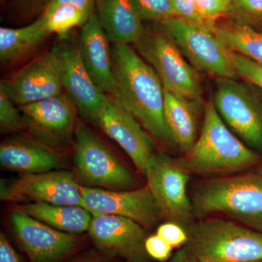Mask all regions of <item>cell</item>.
Segmentation results:
<instances>
[{"instance_id":"obj_30","label":"cell","mask_w":262,"mask_h":262,"mask_svg":"<svg viewBox=\"0 0 262 262\" xmlns=\"http://www.w3.org/2000/svg\"><path fill=\"white\" fill-rule=\"evenodd\" d=\"M232 58L238 77L262 91V66L237 52L232 51Z\"/></svg>"},{"instance_id":"obj_12","label":"cell","mask_w":262,"mask_h":262,"mask_svg":"<svg viewBox=\"0 0 262 262\" xmlns=\"http://www.w3.org/2000/svg\"><path fill=\"white\" fill-rule=\"evenodd\" d=\"M81 187L67 170L23 174L9 182H1L2 201L13 203H46L83 207Z\"/></svg>"},{"instance_id":"obj_18","label":"cell","mask_w":262,"mask_h":262,"mask_svg":"<svg viewBox=\"0 0 262 262\" xmlns=\"http://www.w3.org/2000/svg\"><path fill=\"white\" fill-rule=\"evenodd\" d=\"M110 41L95 11L81 29L79 40L81 58L98 89L108 97L117 99Z\"/></svg>"},{"instance_id":"obj_26","label":"cell","mask_w":262,"mask_h":262,"mask_svg":"<svg viewBox=\"0 0 262 262\" xmlns=\"http://www.w3.org/2000/svg\"><path fill=\"white\" fill-rule=\"evenodd\" d=\"M229 16L258 30L262 27V0H234Z\"/></svg>"},{"instance_id":"obj_23","label":"cell","mask_w":262,"mask_h":262,"mask_svg":"<svg viewBox=\"0 0 262 262\" xmlns=\"http://www.w3.org/2000/svg\"><path fill=\"white\" fill-rule=\"evenodd\" d=\"M50 35L39 17L34 23L20 28H0V60L3 63L20 61L34 51Z\"/></svg>"},{"instance_id":"obj_22","label":"cell","mask_w":262,"mask_h":262,"mask_svg":"<svg viewBox=\"0 0 262 262\" xmlns=\"http://www.w3.org/2000/svg\"><path fill=\"white\" fill-rule=\"evenodd\" d=\"M14 210L23 212L57 230L74 234L89 230L94 216V213L84 207L46 203H25L15 207Z\"/></svg>"},{"instance_id":"obj_3","label":"cell","mask_w":262,"mask_h":262,"mask_svg":"<svg viewBox=\"0 0 262 262\" xmlns=\"http://www.w3.org/2000/svg\"><path fill=\"white\" fill-rule=\"evenodd\" d=\"M178 160L189 173L201 175L241 173L262 163L261 154L234 135L211 101L205 106L203 126L195 144Z\"/></svg>"},{"instance_id":"obj_29","label":"cell","mask_w":262,"mask_h":262,"mask_svg":"<svg viewBox=\"0 0 262 262\" xmlns=\"http://www.w3.org/2000/svg\"><path fill=\"white\" fill-rule=\"evenodd\" d=\"M143 20L162 22L173 17L170 0H133Z\"/></svg>"},{"instance_id":"obj_32","label":"cell","mask_w":262,"mask_h":262,"mask_svg":"<svg viewBox=\"0 0 262 262\" xmlns=\"http://www.w3.org/2000/svg\"><path fill=\"white\" fill-rule=\"evenodd\" d=\"M157 234L173 248L184 246L188 239L186 229L172 222L160 225L157 230Z\"/></svg>"},{"instance_id":"obj_28","label":"cell","mask_w":262,"mask_h":262,"mask_svg":"<svg viewBox=\"0 0 262 262\" xmlns=\"http://www.w3.org/2000/svg\"><path fill=\"white\" fill-rule=\"evenodd\" d=\"M25 128L20 110L13 101L0 89V130L2 134H10Z\"/></svg>"},{"instance_id":"obj_1","label":"cell","mask_w":262,"mask_h":262,"mask_svg":"<svg viewBox=\"0 0 262 262\" xmlns=\"http://www.w3.org/2000/svg\"><path fill=\"white\" fill-rule=\"evenodd\" d=\"M117 101L158 140L173 143L164 115L163 84L154 69L130 45L113 44Z\"/></svg>"},{"instance_id":"obj_36","label":"cell","mask_w":262,"mask_h":262,"mask_svg":"<svg viewBox=\"0 0 262 262\" xmlns=\"http://www.w3.org/2000/svg\"><path fill=\"white\" fill-rule=\"evenodd\" d=\"M18 4L27 9L35 10L46 6L50 0H15Z\"/></svg>"},{"instance_id":"obj_39","label":"cell","mask_w":262,"mask_h":262,"mask_svg":"<svg viewBox=\"0 0 262 262\" xmlns=\"http://www.w3.org/2000/svg\"><path fill=\"white\" fill-rule=\"evenodd\" d=\"M85 262H100L98 261H85Z\"/></svg>"},{"instance_id":"obj_4","label":"cell","mask_w":262,"mask_h":262,"mask_svg":"<svg viewBox=\"0 0 262 262\" xmlns=\"http://www.w3.org/2000/svg\"><path fill=\"white\" fill-rule=\"evenodd\" d=\"M183 251L196 262H252L262 259V233L220 219L193 222Z\"/></svg>"},{"instance_id":"obj_17","label":"cell","mask_w":262,"mask_h":262,"mask_svg":"<svg viewBox=\"0 0 262 262\" xmlns=\"http://www.w3.org/2000/svg\"><path fill=\"white\" fill-rule=\"evenodd\" d=\"M97 125L121 146L136 168L145 176L155 152L151 138L140 123L117 100L108 97L98 117Z\"/></svg>"},{"instance_id":"obj_7","label":"cell","mask_w":262,"mask_h":262,"mask_svg":"<svg viewBox=\"0 0 262 262\" xmlns=\"http://www.w3.org/2000/svg\"><path fill=\"white\" fill-rule=\"evenodd\" d=\"M74 164L76 179L85 187L126 190L136 185L130 170L99 136L82 123L76 127Z\"/></svg>"},{"instance_id":"obj_31","label":"cell","mask_w":262,"mask_h":262,"mask_svg":"<svg viewBox=\"0 0 262 262\" xmlns=\"http://www.w3.org/2000/svg\"><path fill=\"white\" fill-rule=\"evenodd\" d=\"M170 3L173 17L208 29L198 13L194 0H170Z\"/></svg>"},{"instance_id":"obj_27","label":"cell","mask_w":262,"mask_h":262,"mask_svg":"<svg viewBox=\"0 0 262 262\" xmlns=\"http://www.w3.org/2000/svg\"><path fill=\"white\" fill-rule=\"evenodd\" d=\"M198 13L207 27L213 32L221 18L229 15L234 0H194Z\"/></svg>"},{"instance_id":"obj_38","label":"cell","mask_w":262,"mask_h":262,"mask_svg":"<svg viewBox=\"0 0 262 262\" xmlns=\"http://www.w3.org/2000/svg\"><path fill=\"white\" fill-rule=\"evenodd\" d=\"M252 262H262V259L258 260V261H255Z\"/></svg>"},{"instance_id":"obj_24","label":"cell","mask_w":262,"mask_h":262,"mask_svg":"<svg viewBox=\"0 0 262 262\" xmlns=\"http://www.w3.org/2000/svg\"><path fill=\"white\" fill-rule=\"evenodd\" d=\"M215 37L232 51L237 52L262 66V32L232 19L217 23Z\"/></svg>"},{"instance_id":"obj_8","label":"cell","mask_w":262,"mask_h":262,"mask_svg":"<svg viewBox=\"0 0 262 262\" xmlns=\"http://www.w3.org/2000/svg\"><path fill=\"white\" fill-rule=\"evenodd\" d=\"M189 174L178 159L160 152L151 156L145 173L147 187L161 218L185 229L194 217L192 202L187 195Z\"/></svg>"},{"instance_id":"obj_10","label":"cell","mask_w":262,"mask_h":262,"mask_svg":"<svg viewBox=\"0 0 262 262\" xmlns=\"http://www.w3.org/2000/svg\"><path fill=\"white\" fill-rule=\"evenodd\" d=\"M0 89L19 106L63 94V64L56 48L7 76Z\"/></svg>"},{"instance_id":"obj_25","label":"cell","mask_w":262,"mask_h":262,"mask_svg":"<svg viewBox=\"0 0 262 262\" xmlns=\"http://www.w3.org/2000/svg\"><path fill=\"white\" fill-rule=\"evenodd\" d=\"M91 16V14L77 7L64 5L40 17L50 34L55 33L63 39L74 27H82Z\"/></svg>"},{"instance_id":"obj_37","label":"cell","mask_w":262,"mask_h":262,"mask_svg":"<svg viewBox=\"0 0 262 262\" xmlns=\"http://www.w3.org/2000/svg\"><path fill=\"white\" fill-rule=\"evenodd\" d=\"M171 262H196L193 258L188 256L183 250H180L179 252L176 253L175 256L172 258Z\"/></svg>"},{"instance_id":"obj_16","label":"cell","mask_w":262,"mask_h":262,"mask_svg":"<svg viewBox=\"0 0 262 262\" xmlns=\"http://www.w3.org/2000/svg\"><path fill=\"white\" fill-rule=\"evenodd\" d=\"M13 230L31 262H58L67 257L79 244L76 234L50 227L23 212L11 214Z\"/></svg>"},{"instance_id":"obj_34","label":"cell","mask_w":262,"mask_h":262,"mask_svg":"<svg viewBox=\"0 0 262 262\" xmlns=\"http://www.w3.org/2000/svg\"><path fill=\"white\" fill-rule=\"evenodd\" d=\"M64 5H73L91 15L96 10V0H50L42 15H47L58 7Z\"/></svg>"},{"instance_id":"obj_33","label":"cell","mask_w":262,"mask_h":262,"mask_svg":"<svg viewBox=\"0 0 262 262\" xmlns=\"http://www.w3.org/2000/svg\"><path fill=\"white\" fill-rule=\"evenodd\" d=\"M173 247L158 234L150 236L146 241V250L150 257L165 261L171 256Z\"/></svg>"},{"instance_id":"obj_11","label":"cell","mask_w":262,"mask_h":262,"mask_svg":"<svg viewBox=\"0 0 262 262\" xmlns=\"http://www.w3.org/2000/svg\"><path fill=\"white\" fill-rule=\"evenodd\" d=\"M25 128L35 140L61 153L72 144L77 110L67 94L20 106Z\"/></svg>"},{"instance_id":"obj_21","label":"cell","mask_w":262,"mask_h":262,"mask_svg":"<svg viewBox=\"0 0 262 262\" xmlns=\"http://www.w3.org/2000/svg\"><path fill=\"white\" fill-rule=\"evenodd\" d=\"M164 115L174 144L187 153L195 144L198 116L203 101L188 99L164 90Z\"/></svg>"},{"instance_id":"obj_15","label":"cell","mask_w":262,"mask_h":262,"mask_svg":"<svg viewBox=\"0 0 262 262\" xmlns=\"http://www.w3.org/2000/svg\"><path fill=\"white\" fill-rule=\"evenodd\" d=\"M63 64V89L84 120L97 125L108 96L101 91L81 58L79 42H65L56 48Z\"/></svg>"},{"instance_id":"obj_35","label":"cell","mask_w":262,"mask_h":262,"mask_svg":"<svg viewBox=\"0 0 262 262\" xmlns=\"http://www.w3.org/2000/svg\"><path fill=\"white\" fill-rule=\"evenodd\" d=\"M0 262H20L18 253L3 233L0 234Z\"/></svg>"},{"instance_id":"obj_13","label":"cell","mask_w":262,"mask_h":262,"mask_svg":"<svg viewBox=\"0 0 262 262\" xmlns=\"http://www.w3.org/2000/svg\"><path fill=\"white\" fill-rule=\"evenodd\" d=\"M83 207L94 215L125 217L144 228H151L161 218L159 208L147 186L133 190H112L81 187Z\"/></svg>"},{"instance_id":"obj_6","label":"cell","mask_w":262,"mask_h":262,"mask_svg":"<svg viewBox=\"0 0 262 262\" xmlns=\"http://www.w3.org/2000/svg\"><path fill=\"white\" fill-rule=\"evenodd\" d=\"M213 103L227 126L248 147L262 154V91L248 82L218 78Z\"/></svg>"},{"instance_id":"obj_41","label":"cell","mask_w":262,"mask_h":262,"mask_svg":"<svg viewBox=\"0 0 262 262\" xmlns=\"http://www.w3.org/2000/svg\"><path fill=\"white\" fill-rule=\"evenodd\" d=\"M127 262H131V261H127Z\"/></svg>"},{"instance_id":"obj_9","label":"cell","mask_w":262,"mask_h":262,"mask_svg":"<svg viewBox=\"0 0 262 262\" xmlns=\"http://www.w3.org/2000/svg\"><path fill=\"white\" fill-rule=\"evenodd\" d=\"M196 71L237 80L232 51L209 29L171 17L162 22Z\"/></svg>"},{"instance_id":"obj_20","label":"cell","mask_w":262,"mask_h":262,"mask_svg":"<svg viewBox=\"0 0 262 262\" xmlns=\"http://www.w3.org/2000/svg\"><path fill=\"white\" fill-rule=\"evenodd\" d=\"M95 11L113 44H134L144 34L145 27L133 0H96Z\"/></svg>"},{"instance_id":"obj_19","label":"cell","mask_w":262,"mask_h":262,"mask_svg":"<svg viewBox=\"0 0 262 262\" xmlns=\"http://www.w3.org/2000/svg\"><path fill=\"white\" fill-rule=\"evenodd\" d=\"M0 163L7 170L23 174L46 173L65 165L61 153L21 136H12L1 143Z\"/></svg>"},{"instance_id":"obj_40","label":"cell","mask_w":262,"mask_h":262,"mask_svg":"<svg viewBox=\"0 0 262 262\" xmlns=\"http://www.w3.org/2000/svg\"><path fill=\"white\" fill-rule=\"evenodd\" d=\"M4 1H5V0H1L2 3H3V2H4Z\"/></svg>"},{"instance_id":"obj_2","label":"cell","mask_w":262,"mask_h":262,"mask_svg":"<svg viewBox=\"0 0 262 262\" xmlns=\"http://www.w3.org/2000/svg\"><path fill=\"white\" fill-rule=\"evenodd\" d=\"M194 216L225 213L262 233V163L230 177L208 179L193 192Z\"/></svg>"},{"instance_id":"obj_5","label":"cell","mask_w":262,"mask_h":262,"mask_svg":"<svg viewBox=\"0 0 262 262\" xmlns=\"http://www.w3.org/2000/svg\"><path fill=\"white\" fill-rule=\"evenodd\" d=\"M145 27L134 43L136 51L157 72L164 90L188 99L202 101V88L198 72L184 58L177 43L160 22Z\"/></svg>"},{"instance_id":"obj_14","label":"cell","mask_w":262,"mask_h":262,"mask_svg":"<svg viewBox=\"0 0 262 262\" xmlns=\"http://www.w3.org/2000/svg\"><path fill=\"white\" fill-rule=\"evenodd\" d=\"M88 232L103 253L127 261L151 262L146 250L145 228L134 220L119 215H94Z\"/></svg>"}]
</instances>
